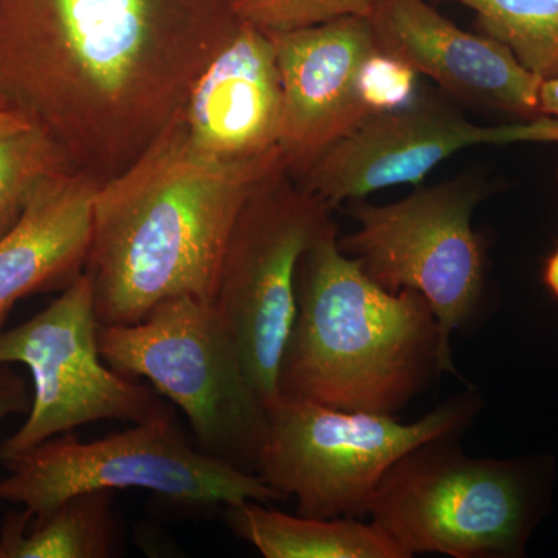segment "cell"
I'll use <instances>...</instances> for the list:
<instances>
[{
  "instance_id": "cell-18",
  "label": "cell",
  "mask_w": 558,
  "mask_h": 558,
  "mask_svg": "<svg viewBox=\"0 0 558 558\" xmlns=\"http://www.w3.org/2000/svg\"><path fill=\"white\" fill-rule=\"evenodd\" d=\"M539 80L558 78V0H453Z\"/></svg>"
},
{
  "instance_id": "cell-4",
  "label": "cell",
  "mask_w": 558,
  "mask_h": 558,
  "mask_svg": "<svg viewBox=\"0 0 558 558\" xmlns=\"http://www.w3.org/2000/svg\"><path fill=\"white\" fill-rule=\"evenodd\" d=\"M98 349L110 368L148 380L185 413L197 449L256 475L267 407L215 303L161 301L135 325L98 326Z\"/></svg>"
},
{
  "instance_id": "cell-25",
  "label": "cell",
  "mask_w": 558,
  "mask_h": 558,
  "mask_svg": "<svg viewBox=\"0 0 558 558\" xmlns=\"http://www.w3.org/2000/svg\"><path fill=\"white\" fill-rule=\"evenodd\" d=\"M20 121L16 117L10 116V113L0 112V128L9 126V124Z\"/></svg>"
},
{
  "instance_id": "cell-26",
  "label": "cell",
  "mask_w": 558,
  "mask_h": 558,
  "mask_svg": "<svg viewBox=\"0 0 558 558\" xmlns=\"http://www.w3.org/2000/svg\"><path fill=\"white\" fill-rule=\"evenodd\" d=\"M557 180H558V171H557Z\"/></svg>"
},
{
  "instance_id": "cell-23",
  "label": "cell",
  "mask_w": 558,
  "mask_h": 558,
  "mask_svg": "<svg viewBox=\"0 0 558 558\" xmlns=\"http://www.w3.org/2000/svg\"><path fill=\"white\" fill-rule=\"evenodd\" d=\"M539 110L543 117L558 120V78L543 81L539 89Z\"/></svg>"
},
{
  "instance_id": "cell-14",
  "label": "cell",
  "mask_w": 558,
  "mask_h": 558,
  "mask_svg": "<svg viewBox=\"0 0 558 558\" xmlns=\"http://www.w3.org/2000/svg\"><path fill=\"white\" fill-rule=\"evenodd\" d=\"M178 120L191 148L209 159H252L279 148L282 84L269 35L241 21L194 83Z\"/></svg>"
},
{
  "instance_id": "cell-2",
  "label": "cell",
  "mask_w": 558,
  "mask_h": 558,
  "mask_svg": "<svg viewBox=\"0 0 558 558\" xmlns=\"http://www.w3.org/2000/svg\"><path fill=\"white\" fill-rule=\"evenodd\" d=\"M282 168L279 148L244 160L201 156L175 116L132 167L95 194L84 271L98 325H135L174 296L213 303L245 201Z\"/></svg>"
},
{
  "instance_id": "cell-8",
  "label": "cell",
  "mask_w": 558,
  "mask_h": 558,
  "mask_svg": "<svg viewBox=\"0 0 558 558\" xmlns=\"http://www.w3.org/2000/svg\"><path fill=\"white\" fill-rule=\"evenodd\" d=\"M487 194L486 182L470 174L392 204L354 201L349 215L357 230L339 240L341 252L385 289L414 290L427 300L451 374H458L451 337L472 322L484 296L486 247L473 215Z\"/></svg>"
},
{
  "instance_id": "cell-20",
  "label": "cell",
  "mask_w": 558,
  "mask_h": 558,
  "mask_svg": "<svg viewBox=\"0 0 558 558\" xmlns=\"http://www.w3.org/2000/svg\"><path fill=\"white\" fill-rule=\"evenodd\" d=\"M381 0H233L241 21L259 31L288 32L341 17H371Z\"/></svg>"
},
{
  "instance_id": "cell-10",
  "label": "cell",
  "mask_w": 558,
  "mask_h": 558,
  "mask_svg": "<svg viewBox=\"0 0 558 558\" xmlns=\"http://www.w3.org/2000/svg\"><path fill=\"white\" fill-rule=\"evenodd\" d=\"M94 288L86 271L31 319L0 329V365L27 366V421L0 444V461L97 421H149L172 411L153 387L121 376L98 349Z\"/></svg>"
},
{
  "instance_id": "cell-3",
  "label": "cell",
  "mask_w": 558,
  "mask_h": 558,
  "mask_svg": "<svg viewBox=\"0 0 558 558\" xmlns=\"http://www.w3.org/2000/svg\"><path fill=\"white\" fill-rule=\"evenodd\" d=\"M444 373L427 300L385 289L341 252L337 226L326 231L300 260L279 396L395 416Z\"/></svg>"
},
{
  "instance_id": "cell-19",
  "label": "cell",
  "mask_w": 558,
  "mask_h": 558,
  "mask_svg": "<svg viewBox=\"0 0 558 558\" xmlns=\"http://www.w3.org/2000/svg\"><path fill=\"white\" fill-rule=\"evenodd\" d=\"M69 170L60 148L38 128L22 120L0 128V238L20 222L47 180Z\"/></svg>"
},
{
  "instance_id": "cell-12",
  "label": "cell",
  "mask_w": 558,
  "mask_h": 558,
  "mask_svg": "<svg viewBox=\"0 0 558 558\" xmlns=\"http://www.w3.org/2000/svg\"><path fill=\"white\" fill-rule=\"evenodd\" d=\"M282 84L279 150L299 180L373 113L360 95L363 64L379 50L369 17L267 33Z\"/></svg>"
},
{
  "instance_id": "cell-6",
  "label": "cell",
  "mask_w": 558,
  "mask_h": 558,
  "mask_svg": "<svg viewBox=\"0 0 558 558\" xmlns=\"http://www.w3.org/2000/svg\"><path fill=\"white\" fill-rule=\"evenodd\" d=\"M475 392L454 396L411 424L391 414L332 409L279 396L267 407L259 476L282 498H296L300 515H369L389 469L418 446L459 436L478 413Z\"/></svg>"
},
{
  "instance_id": "cell-17",
  "label": "cell",
  "mask_w": 558,
  "mask_h": 558,
  "mask_svg": "<svg viewBox=\"0 0 558 558\" xmlns=\"http://www.w3.org/2000/svg\"><path fill=\"white\" fill-rule=\"evenodd\" d=\"M31 513L10 512L0 531V558H109L123 543V526L113 509V492L75 495L33 521Z\"/></svg>"
},
{
  "instance_id": "cell-16",
  "label": "cell",
  "mask_w": 558,
  "mask_h": 558,
  "mask_svg": "<svg viewBox=\"0 0 558 558\" xmlns=\"http://www.w3.org/2000/svg\"><path fill=\"white\" fill-rule=\"evenodd\" d=\"M226 508L231 532L266 558H407L376 523L289 515L253 499Z\"/></svg>"
},
{
  "instance_id": "cell-1",
  "label": "cell",
  "mask_w": 558,
  "mask_h": 558,
  "mask_svg": "<svg viewBox=\"0 0 558 558\" xmlns=\"http://www.w3.org/2000/svg\"><path fill=\"white\" fill-rule=\"evenodd\" d=\"M240 24L233 0H0V112L102 185L170 126Z\"/></svg>"
},
{
  "instance_id": "cell-7",
  "label": "cell",
  "mask_w": 558,
  "mask_h": 558,
  "mask_svg": "<svg viewBox=\"0 0 558 558\" xmlns=\"http://www.w3.org/2000/svg\"><path fill=\"white\" fill-rule=\"evenodd\" d=\"M3 462L9 475L0 480V499L24 506L32 520L95 490H150L191 509L284 499L258 475L194 447L174 410L92 442L64 433Z\"/></svg>"
},
{
  "instance_id": "cell-21",
  "label": "cell",
  "mask_w": 558,
  "mask_h": 558,
  "mask_svg": "<svg viewBox=\"0 0 558 558\" xmlns=\"http://www.w3.org/2000/svg\"><path fill=\"white\" fill-rule=\"evenodd\" d=\"M417 73L380 49L363 64L360 95L371 113L388 112L413 101Z\"/></svg>"
},
{
  "instance_id": "cell-5",
  "label": "cell",
  "mask_w": 558,
  "mask_h": 558,
  "mask_svg": "<svg viewBox=\"0 0 558 558\" xmlns=\"http://www.w3.org/2000/svg\"><path fill=\"white\" fill-rule=\"evenodd\" d=\"M457 438L418 446L388 470L373 523L407 558L523 556L545 505L537 473L521 461L469 457Z\"/></svg>"
},
{
  "instance_id": "cell-15",
  "label": "cell",
  "mask_w": 558,
  "mask_h": 558,
  "mask_svg": "<svg viewBox=\"0 0 558 558\" xmlns=\"http://www.w3.org/2000/svg\"><path fill=\"white\" fill-rule=\"evenodd\" d=\"M98 186L76 171L53 175L0 238V329L17 301L62 292L83 274Z\"/></svg>"
},
{
  "instance_id": "cell-11",
  "label": "cell",
  "mask_w": 558,
  "mask_h": 558,
  "mask_svg": "<svg viewBox=\"0 0 558 558\" xmlns=\"http://www.w3.org/2000/svg\"><path fill=\"white\" fill-rule=\"evenodd\" d=\"M558 143L550 117L502 126L472 123L436 100L373 113L301 175L304 190L336 208L389 186L418 185L444 160L481 145Z\"/></svg>"
},
{
  "instance_id": "cell-22",
  "label": "cell",
  "mask_w": 558,
  "mask_h": 558,
  "mask_svg": "<svg viewBox=\"0 0 558 558\" xmlns=\"http://www.w3.org/2000/svg\"><path fill=\"white\" fill-rule=\"evenodd\" d=\"M32 402L33 395L24 377L11 365H0V421L13 414L31 413Z\"/></svg>"
},
{
  "instance_id": "cell-13",
  "label": "cell",
  "mask_w": 558,
  "mask_h": 558,
  "mask_svg": "<svg viewBox=\"0 0 558 558\" xmlns=\"http://www.w3.org/2000/svg\"><path fill=\"white\" fill-rule=\"evenodd\" d=\"M379 49L462 100L520 121L542 119L543 80L497 39L462 31L427 0H381L369 17Z\"/></svg>"
},
{
  "instance_id": "cell-9",
  "label": "cell",
  "mask_w": 558,
  "mask_h": 558,
  "mask_svg": "<svg viewBox=\"0 0 558 558\" xmlns=\"http://www.w3.org/2000/svg\"><path fill=\"white\" fill-rule=\"evenodd\" d=\"M332 209L282 168L253 190L227 242L213 303L266 407L279 398V368L296 317L300 260L336 227Z\"/></svg>"
},
{
  "instance_id": "cell-24",
  "label": "cell",
  "mask_w": 558,
  "mask_h": 558,
  "mask_svg": "<svg viewBox=\"0 0 558 558\" xmlns=\"http://www.w3.org/2000/svg\"><path fill=\"white\" fill-rule=\"evenodd\" d=\"M542 281L543 284L546 286V289L558 300V245L556 250L550 253L548 259L545 260Z\"/></svg>"
}]
</instances>
